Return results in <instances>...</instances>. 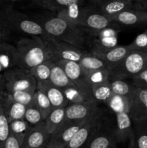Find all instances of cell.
<instances>
[{"label":"cell","instance_id":"cell-1","mask_svg":"<svg viewBox=\"0 0 147 148\" xmlns=\"http://www.w3.org/2000/svg\"><path fill=\"white\" fill-rule=\"evenodd\" d=\"M30 17L42 26L47 35L82 50L89 40L84 28L69 23L54 13H36Z\"/></svg>","mask_w":147,"mask_h":148},{"label":"cell","instance_id":"cell-2","mask_svg":"<svg viewBox=\"0 0 147 148\" xmlns=\"http://www.w3.org/2000/svg\"><path fill=\"white\" fill-rule=\"evenodd\" d=\"M56 14L74 25L92 30H101L115 24L111 18L102 14L88 4H86L83 0Z\"/></svg>","mask_w":147,"mask_h":148},{"label":"cell","instance_id":"cell-3","mask_svg":"<svg viewBox=\"0 0 147 148\" xmlns=\"http://www.w3.org/2000/svg\"><path fill=\"white\" fill-rule=\"evenodd\" d=\"M17 66L30 71L48 60V53L43 38L39 36H26L16 43Z\"/></svg>","mask_w":147,"mask_h":148},{"label":"cell","instance_id":"cell-4","mask_svg":"<svg viewBox=\"0 0 147 148\" xmlns=\"http://www.w3.org/2000/svg\"><path fill=\"white\" fill-rule=\"evenodd\" d=\"M0 23L10 34L15 33L41 38L47 36L40 25L35 21L30 15L15 7L0 11Z\"/></svg>","mask_w":147,"mask_h":148},{"label":"cell","instance_id":"cell-5","mask_svg":"<svg viewBox=\"0 0 147 148\" xmlns=\"http://www.w3.org/2000/svg\"><path fill=\"white\" fill-rule=\"evenodd\" d=\"M147 67V52L131 51L118 65L110 69V79H132Z\"/></svg>","mask_w":147,"mask_h":148},{"label":"cell","instance_id":"cell-6","mask_svg":"<svg viewBox=\"0 0 147 148\" xmlns=\"http://www.w3.org/2000/svg\"><path fill=\"white\" fill-rule=\"evenodd\" d=\"M42 38L46 45L48 60L54 63L61 60L79 62L86 53L76 46L57 40L48 35Z\"/></svg>","mask_w":147,"mask_h":148},{"label":"cell","instance_id":"cell-7","mask_svg":"<svg viewBox=\"0 0 147 148\" xmlns=\"http://www.w3.org/2000/svg\"><path fill=\"white\" fill-rule=\"evenodd\" d=\"M4 79V90L7 92L15 91H28L35 92L37 82L30 72L17 66L3 73Z\"/></svg>","mask_w":147,"mask_h":148},{"label":"cell","instance_id":"cell-8","mask_svg":"<svg viewBox=\"0 0 147 148\" xmlns=\"http://www.w3.org/2000/svg\"><path fill=\"white\" fill-rule=\"evenodd\" d=\"M103 120V111L98 108L82 126L66 148H85Z\"/></svg>","mask_w":147,"mask_h":148},{"label":"cell","instance_id":"cell-9","mask_svg":"<svg viewBox=\"0 0 147 148\" xmlns=\"http://www.w3.org/2000/svg\"><path fill=\"white\" fill-rule=\"evenodd\" d=\"M98 102L97 101L85 103L69 104L66 107L64 119L59 129L66 127L69 124L87 119L98 109Z\"/></svg>","mask_w":147,"mask_h":148},{"label":"cell","instance_id":"cell-10","mask_svg":"<svg viewBox=\"0 0 147 148\" xmlns=\"http://www.w3.org/2000/svg\"><path fill=\"white\" fill-rule=\"evenodd\" d=\"M87 4L110 18L122 12L133 10V0H92L88 1Z\"/></svg>","mask_w":147,"mask_h":148},{"label":"cell","instance_id":"cell-11","mask_svg":"<svg viewBox=\"0 0 147 148\" xmlns=\"http://www.w3.org/2000/svg\"><path fill=\"white\" fill-rule=\"evenodd\" d=\"M128 114L133 122L147 121V90L134 87L130 98Z\"/></svg>","mask_w":147,"mask_h":148},{"label":"cell","instance_id":"cell-12","mask_svg":"<svg viewBox=\"0 0 147 148\" xmlns=\"http://www.w3.org/2000/svg\"><path fill=\"white\" fill-rule=\"evenodd\" d=\"M117 144L115 128L110 127L103 120L85 148H116Z\"/></svg>","mask_w":147,"mask_h":148},{"label":"cell","instance_id":"cell-13","mask_svg":"<svg viewBox=\"0 0 147 148\" xmlns=\"http://www.w3.org/2000/svg\"><path fill=\"white\" fill-rule=\"evenodd\" d=\"M56 63L63 69L69 79L75 85L80 88H91L88 79V73L79 62L61 60Z\"/></svg>","mask_w":147,"mask_h":148},{"label":"cell","instance_id":"cell-14","mask_svg":"<svg viewBox=\"0 0 147 148\" xmlns=\"http://www.w3.org/2000/svg\"><path fill=\"white\" fill-rule=\"evenodd\" d=\"M87 119L69 124L66 127L56 130L50 136V141L47 147L52 148H66L72 138L76 134V132L79 131V129L86 122Z\"/></svg>","mask_w":147,"mask_h":148},{"label":"cell","instance_id":"cell-15","mask_svg":"<svg viewBox=\"0 0 147 148\" xmlns=\"http://www.w3.org/2000/svg\"><path fill=\"white\" fill-rule=\"evenodd\" d=\"M50 135L48 134L45 127V122L32 127L26 135L22 148L46 147L50 141Z\"/></svg>","mask_w":147,"mask_h":148},{"label":"cell","instance_id":"cell-16","mask_svg":"<svg viewBox=\"0 0 147 148\" xmlns=\"http://www.w3.org/2000/svg\"><path fill=\"white\" fill-rule=\"evenodd\" d=\"M37 90L41 91L47 96L53 109L66 108L70 104L63 90L53 85L49 80L37 82Z\"/></svg>","mask_w":147,"mask_h":148},{"label":"cell","instance_id":"cell-17","mask_svg":"<svg viewBox=\"0 0 147 148\" xmlns=\"http://www.w3.org/2000/svg\"><path fill=\"white\" fill-rule=\"evenodd\" d=\"M0 100L3 111L9 122L24 119L27 108L25 106L14 101L5 90L3 91L0 95Z\"/></svg>","mask_w":147,"mask_h":148},{"label":"cell","instance_id":"cell-18","mask_svg":"<svg viewBox=\"0 0 147 148\" xmlns=\"http://www.w3.org/2000/svg\"><path fill=\"white\" fill-rule=\"evenodd\" d=\"M81 0H32L26 3V8H39L58 14L67 7L78 4Z\"/></svg>","mask_w":147,"mask_h":148},{"label":"cell","instance_id":"cell-19","mask_svg":"<svg viewBox=\"0 0 147 148\" xmlns=\"http://www.w3.org/2000/svg\"><path fill=\"white\" fill-rule=\"evenodd\" d=\"M116 127H115V135L118 143L132 141L133 121L128 113L115 114Z\"/></svg>","mask_w":147,"mask_h":148},{"label":"cell","instance_id":"cell-20","mask_svg":"<svg viewBox=\"0 0 147 148\" xmlns=\"http://www.w3.org/2000/svg\"><path fill=\"white\" fill-rule=\"evenodd\" d=\"M131 51H133L131 50L129 45H127V46H117L116 47L106 51L92 53V54L95 55L105 62L110 69L111 68L118 65Z\"/></svg>","mask_w":147,"mask_h":148},{"label":"cell","instance_id":"cell-21","mask_svg":"<svg viewBox=\"0 0 147 148\" xmlns=\"http://www.w3.org/2000/svg\"><path fill=\"white\" fill-rule=\"evenodd\" d=\"M116 24L125 26H137L147 24V11L128 10L111 18Z\"/></svg>","mask_w":147,"mask_h":148},{"label":"cell","instance_id":"cell-22","mask_svg":"<svg viewBox=\"0 0 147 148\" xmlns=\"http://www.w3.org/2000/svg\"><path fill=\"white\" fill-rule=\"evenodd\" d=\"M63 92L70 104L85 103L96 101L91 88H80L74 85L63 90Z\"/></svg>","mask_w":147,"mask_h":148},{"label":"cell","instance_id":"cell-23","mask_svg":"<svg viewBox=\"0 0 147 148\" xmlns=\"http://www.w3.org/2000/svg\"><path fill=\"white\" fill-rule=\"evenodd\" d=\"M17 66V50L7 42L0 43V75Z\"/></svg>","mask_w":147,"mask_h":148},{"label":"cell","instance_id":"cell-24","mask_svg":"<svg viewBox=\"0 0 147 148\" xmlns=\"http://www.w3.org/2000/svg\"><path fill=\"white\" fill-rule=\"evenodd\" d=\"M147 121L133 122V148H147Z\"/></svg>","mask_w":147,"mask_h":148},{"label":"cell","instance_id":"cell-25","mask_svg":"<svg viewBox=\"0 0 147 148\" xmlns=\"http://www.w3.org/2000/svg\"><path fill=\"white\" fill-rule=\"evenodd\" d=\"M49 81L53 85H55L62 90L66 89V88H70V87L75 85L69 79L63 69L56 63H55L52 67Z\"/></svg>","mask_w":147,"mask_h":148},{"label":"cell","instance_id":"cell-26","mask_svg":"<svg viewBox=\"0 0 147 148\" xmlns=\"http://www.w3.org/2000/svg\"><path fill=\"white\" fill-rule=\"evenodd\" d=\"M79 63L86 71L87 73L102 70V69H110L109 66L105 62L95 55L91 53L90 52L89 53L86 52L84 56L79 61Z\"/></svg>","mask_w":147,"mask_h":148},{"label":"cell","instance_id":"cell-27","mask_svg":"<svg viewBox=\"0 0 147 148\" xmlns=\"http://www.w3.org/2000/svg\"><path fill=\"white\" fill-rule=\"evenodd\" d=\"M66 108L53 109L44 121L45 127L48 134L50 136L61 127L65 116Z\"/></svg>","mask_w":147,"mask_h":148},{"label":"cell","instance_id":"cell-28","mask_svg":"<svg viewBox=\"0 0 147 148\" xmlns=\"http://www.w3.org/2000/svg\"><path fill=\"white\" fill-rule=\"evenodd\" d=\"M89 41L92 47L90 53H100L116 47L118 46V36L93 38H89Z\"/></svg>","mask_w":147,"mask_h":148},{"label":"cell","instance_id":"cell-29","mask_svg":"<svg viewBox=\"0 0 147 148\" xmlns=\"http://www.w3.org/2000/svg\"><path fill=\"white\" fill-rule=\"evenodd\" d=\"M130 99L121 95L112 94L106 105L115 114L128 113L129 111Z\"/></svg>","mask_w":147,"mask_h":148},{"label":"cell","instance_id":"cell-30","mask_svg":"<svg viewBox=\"0 0 147 148\" xmlns=\"http://www.w3.org/2000/svg\"><path fill=\"white\" fill-rule=\"evenodd\" d=\"M10 134L14 136L18 140L23 143L26 135L31 129V126L23 119L9 122Z\"/></svg>","mask_w":147,"mask_h":148},{"label":"cell","instance_id":"cell-31","mask_svg":"<svg viewBox=\"0 0 147 148\" xmlns=\"http://www.w3.org/2000/svg\"><path fill=\"white\" fill-rule=\"evenodd\" d=\"M54 64V62L51 61L46 60L40 64L35 66L29 72L37 82L49 80L50 72Z\"/></svg>","mask_w":147,"mask_h":148},{"label":"cell","instance_id":"cell-32","mask_svg":"<svg viewBox=\"0 0 147 148\" xmlns=\"http://www.w3.org/2000/svg\"><path fill=\"white\" fill-rule=\"evenodd\" d=\"M32 106H34L40 111L44 120H46V119L48 116L49 114L53 110L48 98L39 90H36L35 92L34 100H33V103Z\"/></svg>","mask_w":147,"mask_h":148},{"label":"cell","instance_id":"cell-33","mask_svg":"<svg viewBox=\"0 0 147 148\" xmlns=\"http://www.w3.org/2000/svg\"><path fill=\"white\" fill-rule=\"evenodd\" d=\"M95 101L106 103L112 95L110 79L91 87Z\"/></svg>","mask_w":147,"mask_h":148},{"label":"cell","instance_id":"cell-34","mask_svg":"<svg viewBox=\"0 0 147 148\" xmlns=\"http://www.w3.org/2000/svg\"><path fill=\"white\" fill-rule=\"evenodd\" d=\"M110 85L112 94L121 95L129 99L134 89L133 85L127 82L125 79H110Z\"/></svg>","mask_w":147,"mask_h":148},{"label":"cell","instance_id":"cell-35","mask_svg":"<svg viewBox=\"0 0 147 148\" xmlns=\"http://www.w3.org/2000/svg\"><path fill=\"white\" fill-rule=\"evenodd\" d=\"M24 119L30 124L31 127H35L41 124L45 121L40 111L34 106L27 107Z\"/></svg>","mask_w":147,"mask_h":148},{"label":"cell","instance_id":"cell-36","mask_svg":"<svg viewBox=\"0 0 147 148\" xmlns=\"http://www.w3.org/2000/svg\"><path fill=\"white\" fill-rule=\"evenodd\" d=\"M7 93L14 101L25 106L26 107L33 105L35 92H28V91H15V92H7Z\"/></svg>","mask_w":147,"mask_h":148},{"label":"cell","instance_id":"cell-37","mask_svg":"<svg viewBox=\"0 0 147 148\" xmlns=\"http://www.w3.org/2000/svg\"><path fill=\"white\" fill-rule=\"evenodd\" d=\"M10 136L9 121L3 111L0 100V148H4V144Z\"/></svg>","mask_w":147,"mask_h":148},{"label":"cell","instance_id":"cell-38","mask_svg":"<svg viewBox=\"0 0 147 148\" xmlns=\"http://www.w3.org/2000/svg\"><path fill=\"white\" fill-rule=\"evenodd\" d=\"M129 46L132 51L147 52V30L138 35Z\"/></svg>","mask_w":147,"mask_h":148},{"label":"cell","instance_id":"cell-39","mask_svg":"<svg viewBox=\"0 0 147 148\" xmlns=\"http://www.w3.org/2000/svg\"><path fill=\"white\" fill-rule=\"evenodd\" d=\"M135 88L147 90V67L131 79Z\"/></svg>","mask_w":147,"mask_h":148},{"label":"cell","instance_id":"cell-40","mask_svg":"<svg viewBox=\"0 0 147 148\" xmlns=\"http://www.w3.org/2000/svg\"><path fill=\"white\" fill-rule=\"evenodd\" d=\"M22 143L17 140L14 136L10 134L7 138L4 148H22Z\"/></svg>","mask_w":147,"mask_h":148},{"label":"cell","instance_id":"cell-41","mask_svg":"<svg viewBox=\"0 0 147 148\" xmlns=\"http://www.w3.org/2000/svg\"><path fill=\"white\" fill-rule=\"evenodd\" d=\"M133 10L147 11V0H133Z\"/></svg>","mask_w":147,"mask_h":148},{"label":"cell","instance_id":"cell-42","mask_svg":"<svg viewBox=\"0 0 147 148\" xmlns=\"http://www.w3.org/2000/svg\"><path fill=\"white\" fill-rule=\"evenodd\" d=\"M10 35L11 34L3 27L1 23H0V38H1L4 41L7 42V40L10 38Z\"/></svg>","mask_w":147,"mask_h":148},{"label":"cell","instance_id":"cell-43","mask_svg":"<svg viewBox=\"0 0 147 148\" xmlns=\"http://www.w3.org/2000/svg\"><path fill=\"white\" fill-rule=\"evenodd\" d=\"M4 90V79L2 75H0V95Z\"/></svg>","mask_w":147,"mask_h":148},{"label":"cell","instance_id":"cell-44","mask_svg":"<svg viewBox=\"0 0 147 148\" xmlns=\"http://www.w3.org/2000/svg\"><path fill=\"white\" fill-rule=\"evenodd\" d=\"M3 42H6V41H4V40H3L2 38H0V43H3Z\"/></svg>","mask_w":147,"mask_h":148},{"label":"cell","instance_id":"cell-45","mask_svg":"<svg viewBox=\"0 0 147 148\" xmlns=\"http://www.w3.org/2000/svg\"><path fill=\"white\" fill-rule=\"evenodd\" d=\"M46 148H52V147H46Z\"/></svg>","mask_w":147,"mask_h":148},{"label":"cell","instance_id":"cell-46","mask_svg":"<svg viewBox=\"0 0 147 148\" xmlns=\"http://www.w3.org/2000/svg\"><path fill=\"white\" fill-rule=\"evenodd\" d=\"M41 148H46V147H41Z\"/></svg>","mask_w":147,"mask_h":148}]
</instances>
